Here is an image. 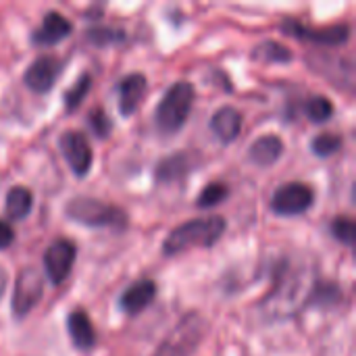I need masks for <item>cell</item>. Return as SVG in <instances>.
Instances as JSON below:
<instances>
[{
    "instance_id": "obj_1",
    "label": "cell",
    "mask_w": 356,
    "mask_h": 356,
    "mask_svg": "<svg viewBox=\"0 0 356 356\" xmlns=\"http://www.w3.org/2000/svg\"><path fill=\"white\" fill-rule=\"evenodd\" d=\"M223 232H225V219L223 217L194 219V221H188V223L175 227L167 236L163 250L167 257H171V254L186 252L190 248H209L221 240Z\"/></svg>"
},
{
    "instance_id": "obj_2",
    "label": "cell",
    "mask_w": 356,
    "mask_h": 356,
    "mask_svg": "<svg viewBox=\"0 0 356 356\" xmlns=\"http://www.w3.org/2000/svg\"><path fill=\"white\" fill-rule=\"evenodd\" d=\"M194 104V86L188 81L173 83L154 111V123L163 134H175L184 127Z\"/></svg>"
},
{
    "instance_id": "obj_3",
    "label": "cell",
    "mask_w": 356,
    "mask_h": 356,
    "mask_svg": "<svg viewBox=\"0 0 356 356\" xmlns=\"http://www.w3.org/2000/svg\"><path fill=\"white\" fill-rule=\"evenodd\" d=\"M65 215L86 227H113L121 229L127 223V217L121 209L94 200V198H71L65 207Z\"/></svg>"
},
{
    "instance_id": "obj_4",
    "label": "cell",
    "mask_w": 356,
    "mask_h": 356,
    "mask_svg": "<svg viewBox=\"0 0 356 356\" xmlns=\"http://www.w3.org/2000/svg\"><path fill=\"white\" fill-rule=\"evenodd\" d=\"M309 271H286L284 280L280 282L275 294L269 298V313L271 315H292L307 298L309 292Z\"/></svg>"
},
{
    "instance_id": "obj_5",
    "label": "cell",
    "mask_w": 356,
    "mask_h": 356,
    "mask_svg": "<svg viewBox=\"0 0 356 356\" xmlns=\"http://www.w3.org/2000/svg\"><path fill=\"white\" fill-rule=\"evenodd\" d=\"M315 194L307 184L288 181L280 186L271 198V211L280 217H296L313 207Z\"/></svg>"
},
{
    "instance_id": "obj_6",
    "label": "cell",
    "mask_w": 356,
    "mask_h": 356,
    "mask_svg": "<svg viewBox=\"0 0 356 356\" xmlns=\"http://www.w3.org/2000/svg\"><path fill=\"white\" fill-rule=\"evenodd\" d=\"M44 294V280L38 269L27 267L19 273L15 292H13V313L15 317H25L42 298Z\"/></svg>"
},
{
    "instance_id": "obj_7",
    "label": "cell",
    "mask_w": 356,
    "mask_h": 356,
    "mask_svg": "<svg viewBox=\"0 0 356 356\" xmlns=\"http://www.w3.org/2000/svg\"><path fill=\"white\" fill-rule=\"evenodd\" d=\"M75 254H77L75 244L69 240H56L48 246L44 254V269H46L48 280L54 286L63 284L69 277L71 267L75 263Z\"/></svg>"
},
{
    "instance_id": "obj_8",
    "label": "cell",
    "mask_w": 356,
    "mask_h": 356,
    "mask_svg": "<svg viewBox=\"0 0 356 356\" xmlns=\"http://www.w3.org/2000/svg\"><path fill=\"white\" fill-rule=\"evenodd\" d=\"M60 144V150H63V156L65 161L69 163L71 171L77 175V177H83L90 169H92V148L86 140L83 134L79 131H65L58 140Z\"/></svg>"
},
{
    "instance_id": "obj_9",
    "label": "cell",
    "mask_w": 356,
    "mask_h": 356,
    "mask_svg": "<svg viewBox=\"0 0 356 356\" xmlns=\"http://www.w3.org/2000/svg\"><path fill=\"white\" fill-rule=\"evenodd\" d=\"M284 31L288 35H296V38H302V40H311V42H317V44H325V46H338V44H344L348 38H350V27L348 25H334V27H307L298 21H286L284 25Z\"/></svg>"
},
{
    "instance_id": "obj_10",
    "label": "cell",
    "mask_w": 356,
    "mask_h": 356,
    "mask_svg": "<svg viewBox=\"0 0 356 356\" xmlns=\"http://www.w3.org/2000/svg\"><path fill=\"white\" fill-rule=\"evenodd\" d=\"M58 73H60V63L54 56H40L27 67L23 81L31 92H48L56 81Z\"/></svg>"
},
{
    "instance_id": "obj_11",
    "label": "cell",
    "mask_w": 356,
    "mask_h": 356,
    "mask_svg": "<svg viewBox=\"0 0 356 356\" xmlns=\"http://www.w3.org/2000/svg\"><path fill=\"white\" fill-rule=\"evenodd\" d=\"M71 29H73V25L65 15L50 10V13H46V17L42 21V27H38L33 31L31 40L40 46H52V44L65 40L71 33Z\"/></svg>"
},
{
    "instance_id": "obj_12",
    "label": "cell",
    "mask_w": 356,
    "mask_h": 356,
    "mask_svg": "<svg viewBox=\"0 0 356 356\" xmlns=\"http://www.w3.org/2000/svg\"><path fill=\"white\" fill-rule=\"evenodd\" d=\"M146 92V77L142 73H131L119 83V113L123 117H131Z\"/></svg>"
},
{
    "instance_id": "obj_13",
    "label": "cell",
    "mask_w": 356,
    "mask_h": 356,
    "mask_svg": "<svg viewBox=\"0 0 356 356\" xmlns=\"http://www.w3.org/2000/svg\"><path fill=\"white\" fill-rule=\"evenodd\" d=\"M67 332L73 346L81 353H88L96 346V332L90 317L83 311H71L67 317Z\"/></svg>"
},
{
    "instance_id": "obj_14",
    "label": "cell",
    "mask_w": 356,
    "mask_h": 356,
    "mask_svg": "<svg viewBox=\"0 0 356 356\" xmlns=\"http://www.w3.org/2000/svg\"><path fill=\"white\" fill-rule=\"evenodd\" d=\"M154 296H156V286H154V282L142 280V282H136L134 286H129V288L121 294L119 305H121V309H123L127 315H138V313H142L146 307L152 305Z\"/></svg>"
},
{
    "instance_id": "obj_15",
    "label": "cell",
    "mask_w": 356,
    "mask_h": 356,
    "mask_svg": "<svg viewBox=\"0 0 356 356\" xmlns=\"http://www.w3.org/2000/svg\"><path fill=\"white\" fill-rule=\"evenodd\" d=\"M211 129L221 142H234L242 129V115L234 106H223L213 115Z\"/></svg>"
},
{
    "instance_id": "obj_16",
    "label": "cell",
    "mask_w": 356,
    "mask_h": 356,
    "mask_svg": "<svg viewBox=\"0 0 356 356\" xmlns=\"http://www.w3.org/2000/svg\"><path fill=\"white\" fill-rule=\"evenodd\" d=\"M284 154V142L277 136H263L248 148V159L259 167H269Z\"/></svg>"
},
{
    "instance_id": "obj_17",
    "label": "cell",
    "mask_w": 356,
    "mask_h": 356,
    "mask_svg": "<svg viewBox=\"0 0 356 356\" xmlns=\"http://www.w3.org/2000/svg\"><path fill=\"white\" fill-rule=\"evenodd\" d=\"M31 207H33V196L27 188L15 186L8 190V194L4 198V213L8 219H15V221L25 219L29 215Z\"/></svg>"
},
{
    "instance_id": "obj_18",
    "label": "cell",
    "mask_w": 356,
    "mask_h": 356,
    "mask_svg": "<svg viewBox=\"0 0 356 356\" xmlns=\"http://www.w3.org/2000/svg\"><path fill=\"white\" fill-rule=\"evenodd\" d=\"M307 115L315 123H323L334 115V104L325 96H313L307 104Z\"/></svg>"
},
{
    "instance_id": "obj_19",
    "label": "cell",
    "mask_w": 356,
    "mask_h": 356,
    "mask_svg": "<svg viewBox=\"0 0 356 356\" xmlns=\"http://www.w3.org/2000/svg\"><path fill=\"white\" fill-rule=\"evenodd\" d=\"M342 146V138L327 131V134H319L313 142H311V148L317 156H332L340 150Z\"/></svg>"
},
{
    "instance_id": "obj_20",
    "label": "cell",
    "mask_w": 356,
    "mask_h": 356,
    "mask_svg": "<svg viewBox=\"0 0 356 356\" xmlns=\"http://www.w3.org/2000/svg\"><path fill=\"white\" fill-rule=\"evenodd\" d=\"M254 56H259V58H263V60H273V63H286V60H290L292 58V52L286 48V46H282V44H277V42H265V44H261L257 50H254Z\"/></svg>"
},
{
    "instance_id": "obj_21",
    "label": "cell",
    "mask_w": 356,
    "mask_h": 356,
    "mask_svg": "<svg viewBox=\"0 0 356 356\" xmlns=\"http://www.w3.org/2000/svg\"><path fill=\"white\" fill-rule=\"evenodd\" d=\"M188 169V163H186V156L184 154H177V156H171L167 161H163L159 165V179L161 181H169V179H175L179 177L181 173H186Z\"/></svg>"
},
{
    "instance_id": "obj_22",
    "label": "cell",
    "mask_w": 356,
    "mask_h": 356,
    "mask_svg": "<svg viewBox=\"0 0 356 356\" xmlns=\"http://www.w3.org/2000/svg\"><path fill=\"white\" fill-rule=\"evenodd\" d=\"M227 194H229L227 186L215 181V184L207 186V188L200 192V196H198V207H200V209H204V207H207V209H209V207H215V204L223 202V200L227 198Z\"/></svg>"
},
{
    "instance_id": "obj_23",
    "label": "cell",
    "mask_w": 356,
    "mask_h": 356,
    "mask_svg": "<svg viewBox=\"0 0 356 356\" xmlns=\"http://www.w3.org/2000/svg\"><path fill=\"white\" fill-rule=\"evenodd\" d=\"M332 234L336 240H340L342 244H348L353 246L356 238V225L350 217H338L334 223H332Z\"/></svg>"
},
{
    "instance_id": "obj_24",
    "label": "cell",
    "mask_w": 356,
    "mask_h": 356,
    "mask_svg": "<svg viewBox=\"0 0 356 356\" xmlns=\"http://www.w3.org/2000/svg\"><path fill=\"white\" fill-rule=\"evenodd\" d=\"M90 86H92V79L88 77V75H81V79L67 92V96H65V104H67V108L71 111V108H75L81 100H83V96L88 94V90H90Z\"/></svg>"
},
{
    "instance_id": "obj_25",
    "label": "cell",
    "mask_w": 356,
    "mask_h": 356,
    "mask_svg": "<svg viewBox=\"0 0 356 356\" xmlns=\"http://www.w3.org/2000/svg\"><path fill=\"white\" fill-rule=\"evenodd\" d=\"M88 123H90V127L94 129V134L98 136V138H104V136H108V131H111V119L100 111V108H96L92 115H90V119H88Z\"/></svg>"
},
{
    "instance_id": "obj_26",
    "label": "cell",
    "mask_w": 356,
    "mask_h": 356,
    "mask_svg": "<svg viewBox=\"0 0 356 356\" xmlns=\"http://www.w3.org/2000/svg\"><path fill=\"white\" fill-rule=\"evenodd\" d=\"M88 38L96 44H111V42L121 40L123 33L115 31V29H92V31H88Z\"/></svg>"
},
{
    "instance_id": "obj_27",
    "label": "cell",
    "mask_w": 356,
    "mask_h": 356,
    "mask_svg": "<svg viewBox=\"0 0 356 356\" xmlns=\"http://www.w3.org/2000/svg\"><path fill=\"white\" fill-rule=\"evenodd\" d=\"M15 240V232L13 227L6 223V221H0V250L2 248H8Z\"/></svg>"
},
{
    "instance_id": "obj_28",
    "label": "cell",
    "mask_w": 356,
    "mask_h": 356,
    "mask_svg": "<svg viewBox=\"0 0 356 356\" xmlns=\"http://www.w3.org/2000/svg\"><path fill=\"white\" fill-rule=\"evenodd\" d=\"M4 288H6V271L0 267V298H2V294H4Z\"/></svg>"
}]
</instances>
